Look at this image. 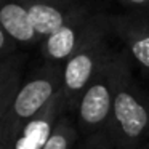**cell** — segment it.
Instances as JSON below:
<instances>
[{"label": "cell", "instance_id": "obj_12", "mask_svg": "<svg viewBox=\"0 0 149 149\" xmlns=\"http://www.w3.org/2000/svg\"><path fill=\"white\" fill-rule=\"evenodd\" d=\"M24 61H26V56L19 55V53H15L11 56H7V58L0 59V87L5 82L10 80L16 72L23 71Z\"/></svg>", "mask_w": 149, "mask_h": 149}, {"label": "cell", "instance_id": "obj_11", "mask_svg": "<svg viewBox=\"0 0 149 149\" xmlns=\"http://www.w3.org/2000/svg\"><path fill=\"white\" fill-rule=\"evenodd\" d=\"M74 149H116V144L107 128H103L87 136H82V141L77 143Z\"/></svg>", "mask_w": 149, "mask_h": 149}, {"label": "cell", "instance_id": "obj_17", "mask_svg": "<svg viewBox=\"0 0 149 149\" xmlns=\"http://www.w3.org/2000/svg\"><path fill=\"white\" fill-rule=\"evenodd\" d=\"M139 149H149V141L146 143V144H143V146H141V148H139Z\"/></svg>", "mask_w": 149, "mask_h": 149}, {"label": "cell", "instance_id": "obj_14", "mask_svg": "<svg viewBox=\"0 0 149 149\" xmlns=\"http://www.w3.org/2000/svg\"><path fill=\"white\" fill-rule=\"evenodd\" d=\"M16 48H18V45L3 32V29L0 27V59L15 55V53H16Z\"/></svg>", "mask_w": 149, "mask_h": 149}, {"label": "cell", "instance_id": "obj_6", "mask_svg": "<svg viewBox=\"0 0 149 149\" xmlns=\"http://www.w3.org/2000/svg\"><path fill=\"white\" fill-rule=\"evenodd\" d=\"M109 29L123 43V52L133 66L149 72V16L144 13H123L109 16Z\"/></svg>", "mask_w": 149, "mask_h": 149}, {"label": "cell", "instance_id": "obj_2", "mask_svg": "<svg viewBox=\"0 0 149 149\" xmlns=\"http://www.w3.org/2000/svg\"><path fill=\"white\" fill-rule=\"evenodd\" d=\"M128 55L123 50H112L98 74L91 79L79 98L72 112L80 136H87L98 130L107 128L112 111L116 87Z\"/></svg>", "mask_w": 149, "mask_h": 149}, {"label": "cell", "instance_id": "obj_7", "mask_svg": "<svg viewBox=\"0 0 149 149\" xmlns=\"http://www.w3.org/2000/svg\"><path fill=\"white\" fill-rule=\"evenodd\" d=\"M68 112L66 100L59 91L34 119H31L10 143L8 149H43L56 122Z\"/></svg>", "mask_w": 149, "mask_h": 149}, {"label": "cell", "instance_id": "obj_9", "mask_svg": "<svg viewBox=\"0 0 149 149\" xmlns=\"http://www.w3.org/2000/svg\"><path fill=\"white\" fill-rule=\"evenodd\" d=\"M31 0H0V27L16 45H36L42 40L29 18Z\"/></svg>", "mask_w": 149, "mask_h": 149}, {"label": "cell", "instance_id": "obj_8", "mask_svg": "<svg viewBox=\"0 0 149 149\" xmlns=\"http://www.w3.org/2000/svg\"><path fill=\"white\" fill-rule=\"evenodd\" d=\"M79 0H31L29 18L40 40L63 26L79 8Z\"/></svg>", "mask_w": 149, "mask_h": 149}, {"label": "cell", "instance_id": "obj_15", "mask_svg": "<svg viewBox=\"0 0 149 149\" xmlns=\"http://www.w3.org/2000/svg\"><path fill=\"white\" fill-rule=\"evenodd\" d=\"M0 149H8V132L3 116H0Z\"/></svg>", "mask_w": 149, "mask_h": 149}, {"label": "cell", "instance_id": "obj_1", "mask_svg": "<svg viewBox=\"0 0 149 149\" xmlns=\"http://www.w3.org/2000/svg\"><path fill=\"white\" fill-rule=\"evenodd\" d=\"M107 132L116 149H139L149 141V90L136 82L130 56L117 82Z\"/></svg>", "mask_w": 149, "mask_h": 149}, {"label": "cell", "instance_id": "obj_5", "mask_svg": "<svg viewBox=\"0 0 149 149\" xmlns=\"http://www.w3.org/2000/svg\"><path fill=\"white\" fill-rule=\"evenodd\" d=\"M106 18L107 15L96 13L88 5L82 3V7L59 29L40 42L45 61L63 64L87 42V39L98 29L100 24L106 21Z\"/></svg>", "mask_w": 149, "mask_h": 149}, {"label": "cell", "instance_id": "obj_16", "mask_svg": "<svg viewBox=\"0 0 149 149\" xmlns=\"http://www.w3.org/2000/svg\"><path fill=\"white\" fill-rule=\"evenodd\" d=\"M120 2L139 11H149V0H120Z\"/></svg>", "mask_w": 149, "mask_h": 149}, {"label": "cell", "instance_id": "obj_10", "mask_svg": "<svg viewBox=\"0 0 149 149\" xmlns=\"http://www.w3.org/2000/svg\"><path fill=\"white\" fill-rule=\"evenodd\" d=\"M79 138H80V133L75 127L74 117H72V114L66 112L56 122L43 149H74Z\"/></svg>", "mask_w": 149, "mask_h": 149}, {"label": "cell", "instance_id": "obj_4", "mask_svg": "<svg viewBox=\"0 0 149 149\" xmlns=\"http://www.w3.org/2000/svg\"><path fill=\"white\" fill-rule=\"evenodd\" d=\"M109 34L111 29L107 15L106 21L98 26V29L88 37L87 42L61 64V93L66 100L69 114L74 112L82 91L87 88V85L98 74L101 66L112 53V48L107 42Z\"/></svg>", "mask_w": 149, "mask_h": 149}, {"label": "cell", "instance_id": "obj_3", "mask_svg": "<svg viewBox=\"0 0 149 149\" xmlns=\"http://www.w3.org/2000/svg\"><path fill=\"white\" fill-rule=\"evenodd\" d=\"M61 64L45 63L26 80H21L13 101L3 114L8 132V148L18 132L61 91Z\"/></svg>", "mask_w": 149, "mask_h": 149}, {"label": "cell", "instance_id": "obj_13", "mask_svg": "<svg viewBox=\"0 0 149 149\" xmlns=\"http://www.w3.org/2000/svg\"><path fill=\"white\" fill-rule=\"evenodd\" d=\"M21 80H23V71L16 72L10 80L5 82V84L0 87V116H3L5 111L10 106V103L13 101L15 93H16Z\"/></svg>", "mask_w": 149, "mask_h": 149}]
</instances>
